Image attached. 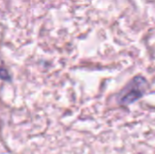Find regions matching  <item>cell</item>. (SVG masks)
I'll return each mask as SVG.
<instances>
[{
  "label": "cell",
  "mask_w": 155,
  "mask_h": 154,
  "mask_svg": "<svg viewBox=\"0 0 155 154\" xmlns=\"http://www.w3.org/2000/svg\"><path fill=\"white\" fill-rule=\"evenodd\" d=\"M0 78L3 80H9L10 79V76L5 68H0Z\"/></svg>",
  "instance_id": "7a4b0ae2"
},
{
  "label": "cell",
  "mask_w": 155,
  "mask_h": 154,
  "mask_svg": "<svg viewBox=\"0 0 155 154\" xmlns=\"http://www.w3.org/2000/svg\"><path fill=\"white\" fill-rule=\"evenodd\" d=\"M146 81L143 77L134 78L123 91L120 96V102L123 104H129L138 100L145 91Z\"/></svg>",
  "instance_id": "6da1fadb"
}]
</instances>
